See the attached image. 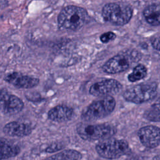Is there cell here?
<instances>
[{"instance_id": "277c9868", "label": "cell", "mask_w": 160, "mask_h": 160, "mask_svg": "<svg viewBox=\"0 0 160 160\" xmlns=\"http://www.w3.org/2000/svg\"><path fill=\"white\" fill-rule=\"evenodd\" d=\"M96 150L101 157L108 159H114L127 154L130 149L126 140L109 138L97 144Z\"/></svg>"}, {"instance_id": "44dd1931", "label": "cell", "mask_w": 160, "mask_h": 160, "mask_svg": "<svg viewBox=\"0 0 160 160\" xmlns=\"http://www.w3.org/2000/svg\"><path fill=\"white\" fill-rule=\"evenodd\" d=\"M151 45L156 50L160 51V36L153 39L151 41Z\"/></svg>"}, {"instance_id": "4fadbf2b", "label": "cell", "mask_w": 160, "mask_h": 160, "mask_svg": "<svg viewBox=\"0 0 160 160\" xmlns=\"http://www.w3.org/2000/svg\"><path fill=\"white\" fill-rule=\"evenodd\" d=\"M24 107L22 101L18 96L9 95L4 101L3 109L6 114L12 115L19 112Z\"/></svg>"}, {"instance_id": "8992f818", "label": "cell", "mask_w": 160, "mask_h": 160, "mask_svg": "<svg viewBox=\"0 0 160 160\" xmlns=\"http://www.w3.org/2000/svg\"><path fill=\"white\" fill-rule=\"evenodd\" d=\"M116 106V101L112 96H106L103 99L94 101L81 113V118L84 121H94L103 118L111 114Z\"/></svg>"}, {"instance_id": "ac0fdd59", "label": "cell", "mask_w": 160, "mask_h": 160, "mask_svg": "<svg viewBox=\"0 0 160 160\" xmlns=\"http://www.w3.org/2000/svg\"><path fill=\"white\" fill-rule=\"evenodd\" d=\"M147 68L142 64H138L133 69L132 72L129 74L128 79L131 82H136L142 79L147 75Z\"/></svg>"}, {"instance_id": "52a82bcc", "label": "cell", "mask_w": 160, "mask_h": 160, "mask_svg": "<svg viewBox=\"0 0 160 160\" xmlns=\"http://www.w3.org/2000/svg\"><path fill=\"white\" fill-rule=\"evenodd\" d=\"M158 84L146 82L132 86L123 92L124 98L131 102L141 104L153 99L157 94Z\"/></svg>"}, {"instance_id": "7c38bea8", "label": "cell", "mask_w": 160, "mask_h": 160, "mask_svg": "<svg viewBox=\"0 0 160 160\" xmlns=\"http://www.w3.org/2000/svg\"><path fill=\"white\" fill-rule=\"evenodd\" d=\"M48 118L56 122H64L70 120L73 116L72 109L66 106L59 105L50 109Z\"/></svg>"}, {"instance_id": "ffe728a7", "label": "cell", "mask_w": 160, "mask_h": 160, "mask_svg": "<svg viewBox=\"0 0 160 160\" xmlns=\"http://www.w3.org/2000/svg\"><path fill=\"white\" fill-rule=\"evenodd\" d=\"M63 146L60 143H53L49 146L46 149L45 151L48 153H52L55 151L61 150L63 148Z\"/></svg>"}, {"instance_id": "30bf717a", "label": "cell", "mask_w": 160, "mask_h": 160, "mask_svg": "<svg viewBox=\"0 0 160 160\" xmlns=\"http://www.w3.org/2000/svg\"><path fill=\"white\" fill-rule=\"evenodd\" d=\"M4 80L16 88L28 89L36 86L39 82V79L29 76H24L19 72L9 74L4 78Z\"/></svg>"}, {"instance_id": "7a4b0ae2", "label": "cell", "mask_w": 160, "mask_h": 160, "mask_svg": "<svg viewBox=\"0 0 160 160\" xmlns=\"http://www.w3.org/2000/svg\"><path fill=\"white\" fill-rule=\"evenodd\" d=\"M141 59V54L134 50H128L114 56L102 66L103 71L108 74H116L128 69L130 66Z\"/></svg>"}, {"instance_id": "5b68a950", "label": "cell", "mask_w": 160, "mask_h": 160, "mask_svg": "<svg viewBox=\"0 0 160 160\" xmlns=\"http://www.w3.org/2000/svg\"><path fill=\"white\" fill-rule=\"evenodd\" d=\"M76 131L79 136L86 141H96L111 138L116 132V129L111 124H89L80 123Z\"/></svg>"}, {"instance_id": "7402d4cb", "label": "cell", "mask_w": 160, "mask_h": 160, "mask_svg": "<svg viewBox=\"0 0 160 160\" xmlns=\"http://www.w3.org/2000/svg\"><path fill=\"white\" fill-rule=\"evenodd\" d=\"M9 96L8 91L5 89H0V101H4Z\"/></svg>"}, {"instance_id": "9c48e42d", "label": "cell", "mask_w": 160, "mask_h": 160, "mask_svg": "<svg viewBox=\"0 0 160 160\" xmlns=\"http://www.w3.org/2000/svg\"><path fill=\"white\" fill-rule=\"evenodd\" d=\"M141 142L148 148H154L160 144V128L154 126L141 128L138 132Z\"/></svg>"}, {"instance_id": "3957f363", "label": "cell", "mask_w": 160, "mask_h": 160, "mask_svg": "<svg viewBox=\"0 0 160 160\" xmlns=\"http://www.w3.org/2000/svg\"><path fill=\"white\" fill-rule=\"evenodd\" d=\"M104 19L112 24L122 26L127 24L131 19L132 10L126 4L118 2L106 4L102 9Z\"/></svg>"}, {"instance_id": "6da1fadb", "label": "cell", "mask_w": 160, "mask_h": 160, "mask_svg": "<svg viewBox=\"0 0 160 160\" xmlns=\"http://www.w3.org/2000/svg\"><path fill=\"white\" fill-rule=\"evenodd\" d=\"M88 14L82 8L76 6H68L60 12L58 22L61 28L68 30H78L87 22Z\"/></svg>"}, {"instance_id": "d6986e66", "label": "cell", "mask_w": 160, "mask_h": 160, "mask_svg": "<svg viewBox=\"0 0 160 160\" xmlns=\"http://www.w3.org/2000/svg\"><path fill=\"white\" fill-rule=\"evenodd\" d=\"M116 34L113 32L109 31L102 34L100 36V40L103 43L109 42L116 38Z\"/></svg>"}, {"instance_id": "8fae6325", "label": "cell", "mask_w": 160, "mask_h": 160, "mask_svg": "<svg viewBox=\"0 0 160 160\" xmlns=\"http://www.w3.org/2000/svg\"><path fill=\"white\" fill-rule=\"evenodd\" d=\"M32 129L29 124L18 121L10 122L3 128V132L10 136L22 137L29 135Z\"/></svg>"}, {"instance_id": "603a6c76", "label": "cell", "mask_w": 160, "mask_h": 160, "mask_svg": "<svg viewBox=\"0 0 160 160\" xmlns=\"http://www.w3.org/2000/svg\"><path fill=\"white\" fill-rule=\"evenodd\" d=\"M152 160H160V154H157L156 156H155L153 158V159H152Z\"/></svg>"}, {"instance_id": "9a60e30c", "label": "cell", "mask_w": 160, "mask_h": 160, "mask_svg": "<svg viewBox=\"0 0 160 160\" xmlns=\"http://www.w3.org/2000/svg\"><path fill=\"white\" fill-rule=\"evenodd\" d=\"M143 16L148 23L152 26H160V5L152 4L143 11Z\"/></svg>"}, {"instance_id": "ba28073f", "label": "cell", "mask_w": 160, "mask_h": 160, "mask_svg": "<svg viewBox=\"0 0 160 160\" xmlns=\"http://www.w3.org/2000/svg\"><path fill=\"white\" fill-rule=\"evenodd\" d=\"M122 89L121 84L112 79H105L93 84L90 89L89 93L94 96H110L119 92Z\"/></svg>"}, {"instance_id": "2e32d148", "label": "cell", "mask_w": 160, "mask_h": 160, "mask_svg": "<svg viewBox=\"0 0 160 160\" xmlns=\"http://www.w3.org/2000/svg\"><path fill=\"white\" fill-rule=\"evenodd\" d=\"M81 158L82 154L79 151L74 149H68L48 157L43 160H80Z\"/></svg>"}, {"instance_id": "e0dca14e", "label": "cell", "mask_w": 160, "mask_h": 160, "mask_svg": "<svg viewBox=\"0 0 160 160\" xmlns=\"http://www.w3.org/2000/svg\"><path fill=\"white\" fill-rule=\"evenodd\" d=\"M144 118L150 121H160V102L152 104L144 113Z\"/></svg>"}, {"instance_id": "5bb4252c", "label": "cell", "mask_w": 160, "mask_h": 160, "mask_svg": "<svg viewBox=\"0 0 160 160\" xmlns=\"http://www.w3.org/2000/svg\"><path fill=\"white\" fill-rule=\"evenodd\" d=\"M20 152L19 147L6 139H0V160L17 156Z\"/></svg>"}]
</instances>
